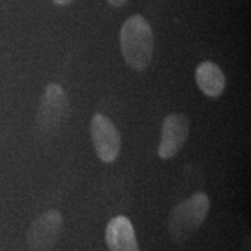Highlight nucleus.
<instances>
[{
	"label": "nucleus",
	"mask_w": 251,
	"mask_h": 251,
	"mask_svg": "<svg viewBox=\"0 0 251 251\" xmlns=\"http://www.w3.org/2000/svg\"><path fill=\"white\" fill-rule=\"evenodd\" d=\"M120 46L126 63L136 71L149 67L153 54V34L148 21L136 14L125 21L120 30Z\"/></svg>",
	"instance_id": "obj_1"
},
{
	"label": "nucleus",
	"mask_w": 251,
	"mask_h": 251,
	"mask_svg": "<svg viewBox=\"0 0 251 251\" xmlns=\"http://www.w3.org/2000/svg\"><path fill=\"white\" fill-rule=\"evenodd\" d=\"M209 198L198 192L178 203L169 216V233L175 243H183L201 227L209 212Z\"/></svg>",
	"instance_id": "obj_2"
},
{
	"label": "nucleus",
	"mask_w": 251,
	"mask_h": 251,
	"mask_svg": "<svg viewBox=\"0 0 251 251\" xmlns=\"http://www.w3.org/2000/svg\"><path fill=\"white\" fill-rule=\"evenodd\" d=\"M52 1H54L56 5L65 6V5H69V4H71V2H74L75 0H52Z\"/></svg>",
	"instance_id": "obj_10"
},
{
	"label": "nucleus",
	"mask_w": 251,
	"mask_h": 251,
	"mask_svg": "<svg viewBox=\"0 0 251 251\" xmlns=\"http://www.w3.org/2000/svg\"><path fill=\"white\" fill-rule=\"evenodd\" d=\"M105 237L108 251H140L133 224L124 215L108 222Z\"/></svg>",
	"instance_id": "obj_7"
},
{
	"label": "nucleus",
	"mask_w": 251,
	"mask_h": 251,
	"mask_svg": "<svg viewBox=\"0 0 251 251\" xmlns=\"http://www.w3.org/2000/svg\"><path fill=\"white\" fill-rule=\"evenodd\" d=\"M190 135V120L183 113H171L166 115L162 125V136L158 146V156L169 159L176 156L183 148Z\"/></svg>",
	"instance_id": "obj_6"
},
{
	"label": "nucleus",
	"mask_w": 251,
	"mask_h": 251,
	"mask_svg": "<svg viewBox=\"0 0 251 251\" xmlns=\"http://www.w3.org/2000/svg\"><path fill=\"white\" fill-rule=\"evenodd\" d=\"M197 85L206 96L218 98L226 89V76L215 63L201 62L196 69Z\"/></svg>",
	"instance_id": "obj_8"
},
{
	"label": "nucleus",
	"mask_w": 251,
	"mask_h": 251,
	"mask_svg": "<svg viewBox=\"0 0 251 251\" xmlns=\"http://www.w3.org/2000/svg\"><path fill=\"white\" fill-rule=\"evenodd\" d=\"M64 220L57 209H49L31 222L27 230V244L31 251H49L61 237Z\"/></svg>",
	"instance_id": "obj_4"
},
{
	"label": "nucleus",
	"mask_w": 251,
	"mask_h": 251,
	"mask_svg": "<svg viewBox=\"0 0 251 251\" xmlns=\"http://www.w3.org/2000/svg\"><path fill=\"white\" fill-rule=\"evenodd\" d=\"M69 99L64 89L59 84L51 83L46 87L39 113L37 124L46 133L58 130L68 119Z\"/></svg>",
	"instance_id": "obj_3"
},
{
	"label": "nucleus",
	"mask_w": 251,
	"mask_h": 251,
	"mask_svg": "<svg viewBox=\"0 0 251 251\" xmlns=\"http://www.w3.org/2000/svg\"><path fill=\"white\" fill-rule=\"evenodd\" d=\"M91 136L94 150L100 161L113 163L121 149L120 133L114 124L101 113H96L91 120Z\"/></svg>",
	"instance_id": "obj_5"
},
{
	"label": "nucleus",
	"mask_w": 251,
	"mask_h": 251,
	"mask_svg": "<svg viewBox=\"0 0 251 251\" xmlns=\"http://www.w3.org/2000/svg\"><path fill=\"white\" fill-rule=\"evenodd\" d=\"M107 1L112 6H114V7H121V6H124L128 0H107Z\"/></svg>",
	"instance_id": "obj_9"
}]
</instances>
